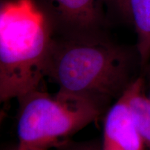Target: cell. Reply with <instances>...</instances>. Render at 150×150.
Wrapping results in <instances>:
<instances>
[{
  "label": "cell",
  "mask_w": 150,
  "mask_h": 150,
  "mask_svg": "<svg viewBox=\"0 0 150 150\" xmlns=\"http://www.w3.org/2000/svg\"><path fill=\"white\" fill-rule=\"evenodd\" d=\"M131 23L137 34L136 51L141 68L150 59V0H128Z\"/></svg>",
  "instance_id": "6"
},
{
  "label": "cell",
  "mask_w": 150,
  "mask_h": 150,
  "mask_svg": "<svg viewBox=\"0 0 150 150\" xmlns=\"http://www.w3.org/2000/svg\"><path fill=\"white\" fill-rule=\"evenodd\" d=\"M18 146L48 150L97 120L104 106L91 99L38 89L19 99Z\"/></svg>",
  "instance_id": "3"
},
{
  "label": "cell",
  "mask_w": 150,
  "mask_h": 150,
  "mask_svg": "<svg viewBox=\"0 0 150 150\" xmlns=\"http://www.w3.org/2000/svg\"><path fill=\"white\" fill-rule=\"evenodd\" d=\"M144 145L131 112L127 86L104 117L102 150H143Z\"/></svg>",
  "instance_id": "5"
},
{
  "label": "cell",
  "mask_w": 150,
  "mask_h": 150,
  "mask_svg": "<svg viewBox=\"0 0 150 150\" xmlns=\"http://www.w3.org/2000/svg\"><path fill=\"white\" fill-rule=\"evenodd\" d=\"M15 150H31V149H25V148H22V147H20L18 146V147H17L16 149Z\"/></svg>",
  "instance_id": "9"
},
{
  "label": "cell",
  "mask_w": 150,
  "mask_h": 150,
  "mask_svg": "<svg viewBox=\"0 0 150 150\" xmlns=\"http://www.w3.org/2000/svg\"><path fill=\"white\" fill-rule=\"evenodd\" d=\"M132 52L112 40L104 31L54 35L47 76L59 93L83 97L106 107L118 98L130 80Z\"/></svg>",
  "instance_id": "1"
},
{
  "label": "cell",
  "mask_w": 150,
  "mask_h": 150,
  "mask_svg": "<svg viewBox=\"0 0 150 150\" xmlns=\"http://www.w3.org/2000/svg\"><path fill=\"white\" fill-rule=\"evenodd\" d=\"M110 11H113L125 21L131 22L128 0H106Z\"/></svg>",
  "instance_id": "8"
},
{
  "label": "cell",
  "mask_w": 150,
  "mask_h": 150,
  "mask_svg": "<svg viewBox=\"0 0 150 150\" xmlns=\"http://www.w3.org/2000/svg\"><path fill=\"white\" fill-rule=\"evenodd\" d=\"M129 103L135 122L145 145L150 147V99L144 92V79L140 76L128 86Z\"/></svg>",
  "instance_id": "7"
},
{
  "label": "cell",
  "mask_w": 150,
  "mask_h": 150,
  "mask_svg": "<svg viewBox=\"0 0 150 150\" xmlns=\"http://www.w3.org/2000/svg\"><path fill=\"white\" fill-rule=\"evenodd\" d=\"M56 35H79L104 31L106 0H35Z\"/></svg>",
  "instance_id": "4"
},
{
  "label": "cell",
  "mask_w": 150,
  "mask_h": 150,
  "mask_svg": "<svg viewBox=\"0 0 150 150\" xmlns=\"http://www.w3.org/2000/svg\"><path fill=\"white\" fill-rule=\"evenodd\" d=\"M54 33L35 0H4L0 8V99L18 100L47 76Z\"/></svg>",
  "instance_id": "2"
}]
</instances>
